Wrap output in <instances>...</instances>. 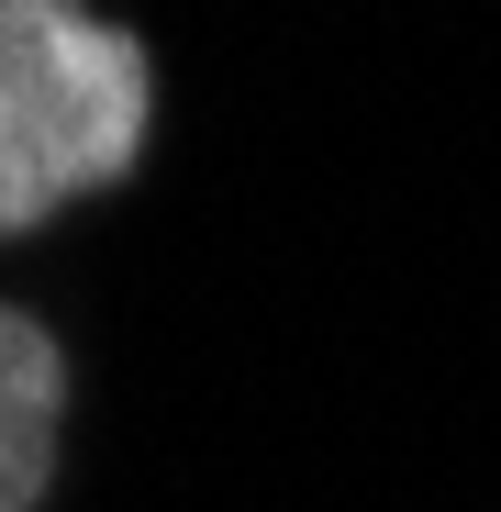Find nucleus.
I'll return each mask as SVG.
<instances>
[{
    "instance_id": "f257e3e1",
    "label": "nucleus",
    "mask_w": 501,
    "mask_h": 512,
    "mask_svg": "<svg viewBox=\"0 0 501 512\" xmlns=\"http://www.w3.org/2000/svg\"><path fill=\"white\" fill-rule=\"evenodd\" d=\"M145 45L78 0H0V234L123 179L145 156Z\"/></svg>"
},
{
    "instance_id": "f03ea898",
    "label": "nucleus",
    "mask_w": 501,
    "mask_h": 512,
    "mask_svg": "<svg viewBox=\"0 0 501 512\" xmlns=\"http://www.w3.org/2000/svg\"><path fill=\"white\" fill-rule=\"evenodd\" d=\"M56 412H67L56 334L0 301V512L45 501V479H56Z\"/></svg>"
}]
</instances>
